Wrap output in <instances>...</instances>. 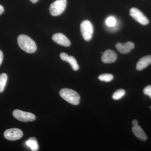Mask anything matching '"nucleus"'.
Returning a JSON list of instances; mask_svg holds the SVG:
<instances>
[{
  "label": "nucleus",
  "mask_w": 151,
  "mask_h": 151,
  "mask_svg": "<svg viewBox=\"0 0 151 151\" xmlns=\"http://www.w3.org/2000/svg\"><path fill=\"white\" fill-rule=\"evenodd\" d=\"M17 42L21 49L27 53H32L36 51L37 48L35 42L27 35H19L17 38Z\"/></svg>",
  "instance_id": "f257e3e1"
},
{
  "label": "nucleus",
  "mask_w": 151,
  "mask_h": 151,
  "mask_svg": "<svg viewBox=\"0 0 151 151\" xmlns=\"http://www.w3.org/2000/svg\"><path fill=\"white\" fill-rule=\"evenodd\" d=\"M59 94L63 99L72 105H78L80 103V96L74 90L64 88L60 90Z\"/></svg>",
  "instance_id": "f03ea898"
},
{
  "label": "nucleus",
  "mask_w": 151,
  "mask_h": 151,
  "mask_svg": "<svg viewBox=\"0 0 151 151\" xmlns=\"http://www.w3.org/2000/svg\"><path fill=\"white\" fill-rule=\"evenodd\" d=\"M80 29L83 38L86 41L92 39L94 28L91 22L87 20L83 21L80 24Z\"/></svg>",
  "instance_id": "7ed1b4c3"
},
{
  "label": "nucleus",
  "mask_w": 151,
  "mask_h": 151,
  "mask_svg": "<svg viewBox=\"0 0 151 151\" xmlns=\"http://www.w3.org/2000/svg\"><path fill=\"white\" fill-rule=\"evenodd\" d=\"M66 5V0H56L50 5V12L53 16H59L65 10Z\"/></svg>",
  "instance_id": "20e7f679"
},
{
  "label": "nucleus",
  "mask_w": 151,
  "mask_h": 151,
  "mask_svg": "<svg viewBox=\"0 0 151 151\" xmlns=\"http://www.w3.org/2000/svg\"><path fill=\"white\" fill-rule=\"evenodd\" d=\"M13 116L19 121L24 122H33L36 119L35 115L32 113L24 112L18 109L13 111Z\"/></svg>",
  "instance_id": "39448f33"
},
{
  "label": "nucleus",
  "mask_w": 151,
  "mask_h": 151,
  "mask_svg": "<svg viewBox=\"0 0 151 151\" xmlns=\"http://www.w3.org/2000/svg\"><path fill=\"white\" fill-rule=\"evenodd\" d=\"M4 135V137L6 139L15 141L21 139L23 135V133L19 129L12 128L5 131Z\"/></svg>",
  "instance_id": "423d86ee"
},
{
  "label": "nucleus",
  "mask_w": 151,
  "mask_h": 151,
  "mask_svg": "<svg viewBox=\"0 0 151 151\" xmlns=\"http://www.w3.org/2000/svg\"><path fill=\"white\" fill-rule=\"evenodd\" d=\"M130 15L138 22L142 25H147L149 23L148 19L139 10L132 8L130 9Z\"/></svg>",
  "instance_id": "0eeeda50"
},
{
  "label": "nucleus",
  "mask_w": 151,
  "mask_h": 151,
  "mask_svg": "<svg viewBox=\"0 0 151 151\" xmlns=\"http://www.w3.org/2000/svg\"><path fill=\"white\" fill-rule=\"evenodd\" d=\"M52 39L56 43L63 46H70L71 44L70 41L64 35L60 33L53 35L52 36Z\"/></svg>",
  "instance_id": "6e6552de"
},
{
  "label": "nucleus",
  "mask_w": 151,
  "mask_h": 151,
  "mask_svg": "<svg viewBox=\"0 0 151 151\" xmlns=\"http://www.w3.org/2000/svg\"><path fill=\"white\" fill-rule=\"evenodd\" d=\"M117 58L116 52L111 50H106L102 56V61L105 63H111L115 62Z\"/></svg>",
  "instance_id": "1a4fd4ad"
},
{
  "label": "nucleus",
  "mask_w": 151,
  "mask_h": 151,
  "mask_svg": "<svg viewBox=\"0 0 151 151\" xmlns=\"http://www.w3.org/2000/svg\"><path fill=\"white\" fill-rule=\"evenodd\" d=\"M116 47L118 51L123 54L129 53L134 47V44L132 42H128L125 43L116 44Z\"/></svg>",
  "instance_id": "9d476101"
},
{
  "label": "nucleus",
  "mask_w": 151,
  "mask_h": 151,
  "mask_svg": "<svg viewBox=\"0 0 151 151\" xmlns=\"http://www.w3.org/2000/svg\"><path fill=\"white\" fill-rule=\"evenodd\" d=\"M60 56L61 59L63 61L69 63L73 70L76 71L78 70L79 65L77 63V61L74 57L69 56L65 52H62L60 53Z\"/></svg>",
  "instance_id": "9b49d317"
},
{
  "label": "nucleus",
  "mask_w": 151,
  "mask_h": 151,
  "mask_svg": "<svg viewBox=\"0 0 151 151\" xmlns=\"http://www.w3.org/2000/svg\"><path fill=\"white\" fill-rule=\"evenodd\" d=\"M151 63V55H147L142 58L137 63V70H141L146 68Z\"/></svg>",
  "instance_id": "f8f14e48"
},
{
  "label": "nucleus",
  "mask_w": 151,
  "mask_h": 151,
  "mask_svg": "<svg viewBox=\"0 0 151 151\" xmlns=\"http://www.w3.org/2000/svg\"><path fill=\"white\" fill-rule=\"evenodd\" d=\"M132 132L134 134L141 140L145 141L147 139V137L145 133L140 126H134L132 127Z\"/></svg>",
  "instance_id": "ddd939ff"
},
{
  "label": "nucleus",
  "mask_w": 151,
  "mask_h": 151,
  "mask_svg": "<svg viewBox=\"0 0 151 151\" xmlns=\"http://www.w3.org/2000/svg\"><path fill=\"white\" fill-rule=\"evenodd\" d=\"M26 145L29 147L32 151H37L39 149V145L35 137H31L26 142Z\"/></svg>",
  "instance_id": "4468645a"
},
{
  "label": "nucleus",
  "mask_w": 151,
  "mask_h": 151,
  "mask_svg": "<svg viewBox=\"0 0 151 151\" xmlns=\"http://www.w3.org/2000/svg\"><path fill=\"white\" fill-rule=\"evenodd\" d=\"M7 79V75L6 73H2L0 75V93L4 91Z\"/></svg>",
  "instance_id": "2eb2a0df"
},
{
  "label": "nucleus",
  "mask_w": 151,
  "mask_h": 151,
  "mask_svg": "<svg viewBox=\"0 0 151 151\" xmlns=\"http://www.w3.org/2000/svg\"><path fill=\"white\" fill-rule=\"evenodd\" d=\"M125 94V91L123 89H119L116 90V92L113 93L112 98L115 100H119L122 97H124Z\"/></svg>",
  "instance_id": "dca6fc26"
},
{
  "label": "nucleus",
  "mask_w": 151,
  "mask_h": 151,
  "mask_svg": "<svg viewBox=\"0 0 151 151\" xmlns=\"http://www.w3.org/2000/svg\"><path fill=\"white\" fill-rule=\"evenodd\" d=\"M99 80L101 81H105V82H110L113 80V76L112 74L105 73V74H101L98 76Z\"/></svg>",
  "instance_id": "f3484780"
},
{
  "label": "nucleus",
  "mask_w": 151,
  "mask_h": 151,
  "mask_svg": "<svg viewBox=\"0 0 151 151\" xmlns=\"http://www.w3.org/2000/svg\"><path fill=\"white\" fill-rule=\"evenodd\" d=\"M106 24L109 27H116L117 22L116 19L113 17H110L106 19Z\"/></svg>",
  "instance_id": "a211bd4d"
},
{
  "label": "nucleus",
  "mask_w": 151,
  "mask_h": 151,
  "mask_svg": "<svg viewBox=\"0 0 151 151\" xmlns=\"http://www.w3.org/2000/svg\"><path fill=\"white\" fill-rule=\"evenodd\" d=\"M143 92L146 95L149 96L151 99V86L148 85L147 86L145 87V89L143 90Z\"/></svg>",
  "instance_id": "6ab92c4d"
},
{
  "label": "nucleus",
  "mask_w": 151,
  "mask_h": 151,
  "mask_svg": "<svg viewBox=\"0 0 151 151\" xmlns=\"http://www.w3.org/2000/svg\"><path fill=\"white\" fill-rule=\"evenodd\" d=\"M3 58H4V55H3L2 51L0 50V65L2 63Z\"/></svg>",
  "instance_id": "aec40b11"
},
{
  "label": "nucleus",
  "mask_w": 151,
  "mask_h": 151,
  "mask_svg": "<svg viewBox=\"0 0 151 151\" xmlns=\"http://www.w3.org/2000/svg\"><path fill=\"white\" fill-rule=\"evenodd\" d=\"M132 124L134 126H137L138 124V121L137 120H135V119L133 120V122H132Z\"/></svg>",
  "instance_id": "412c9836"
},
{
  "label": "nucleus",
  "mask_w": 151,
  "mask_h": 151,
  "mask_svg": "<svg viewBox=\"0 0 151 151\" xmlns=\"http://www.w3.org/2000/svg\"><path fill=\"white\" fill-rule=\"evenodd\" d=\"M4 8L0 4V15L1 14H2L4 12Z\"/></svg>",
  "instance_id": "4be33fe9"
},
{
  "label": "nucleus",
  "mask_w": 151,
  "mask_h": 151,
  "mask_svg": "<svg viewBox=\"0 0 151 151\" xmlns=\"http://www.w3.org/2000/svg\"><path fill=\"white\" fill-rule=\"evenodd\" d=\"M30 1H31L32 3L35 4V3L37 2L38 0H30Z\"/></svg>",
  "instance_id": "5701e85b"
},
{
  "label": "nucleus",
  "mask_w": 151,
  "mask_h": 151,
  "mask_svg": "<svg viewBox=\"0 0 151 151\" xmlns=\"http://www.w3.org/2000/svg\"><path fill=\"white\" fill-rule=\"evenodd\" d=\"M150 109H151V106H150Z\"/></svg>",
  "instance_id": "b1692460"
}]
</instances>
